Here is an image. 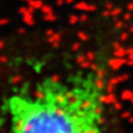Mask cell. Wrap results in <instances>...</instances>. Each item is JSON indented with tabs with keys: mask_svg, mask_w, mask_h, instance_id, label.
Listing matches in <instances>:
<instances>
[{
	"mask_svg": "<svg viewBox=\"0 0 133 133\" xmlns=\"http://www.w3.org/2000/svg\"><path fill=\"white\" fill-rule=\"evenodd\" d=\"M106 95L95 69L46 76L6 99L9 133H106Z\"/></svg>",
	"mask_w": 133,
	"mask_h": 133,
	"instance_id": "cell-1",
	"label": "cell"
}]
</instances>
